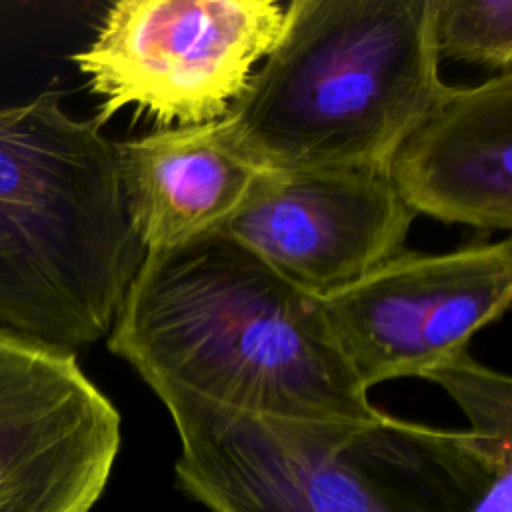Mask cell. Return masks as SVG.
<instances>
[{
    "instance_id": "cell-3",
    "label": "cell",
    "mask_w": 512,
    "mask_h": 512,
    "mask_svg": "<svg viewBox=\"0 0 512 512\" xmlns=\"http://www.w3.org/2000/svg\"><path fill=\"white\" fill-rule=\"evenodd\" d=\"M178 432V488L210 512H472L512 460L468 430L384 414L364 424L242 414L156 394Z\"/></svg>"
},
{
    "instance_id": "cell-7",
    "label": "cell",
    "mask_w": 512,
    "mask_h": 512,
    "mask_svg": "<svg viewBox=\"0 0 512 512\" xmlns=\"http://www.w3.org/2000/svg\"><path fill=\"white\" fill-rule=\"evenodd\" d=\"M120 424L76 354L0 334V512H90L110 480Z\"/></svg>"
},
{
    "instance_id": "cell-4",
    "label": "cell",
    "mask_w": 512,
    "mask_h": 512,
    "mask_svg": "<svg viewBox=\"0 0 512 512\" xmlns=\"http://www.w3.org/2000/svg\"><path fill=\"white\" fill-rule=\"evenodd\" d=\"M144 254L102 126L54 90L0 108V334L66 354L106 338Z\"/></svg>"
},
{
    "instance_id": "cell-10",
    "label": "cell",
    "mask_w": 512,
    "mask_h": 512,
    "mask_svg": "<svg viewBox=\"0 0 512 512\" xmlns=\"http://www.w3.org/2000/svg\"><path fill=\"white\" fill-rule=\"evenodd\" d=\"M116 166L124 208L144 252L220 230L260 172L228 148L216 122L156 128L116 142Z\"/></svg>"
},
{
    "instance_id": "cell-11",
    "label": "cell",
    "mask_w": 512,
    "mask_h": 512,
    "mask_svg": "<svg viewBox=\"0 0 512 512\" xmlns=\"http://www.w3.org/2000/svg\"><path fill=\"white\" fill-rule=\"evenodd\" d=\"M438 58L512 72V0H432Z\"/></svg>"
},
{
    "instance_id": "cell-5",
    "label": "cell",
    "mask_w": 512,
    "mask_h": 512,
    "mask_svg": "<svg viewBox=\"0 0 512 512\" xmlns=\"http://www.w3.org/2000/svg\"><path fill=\"white\" fill-rule=\"evenodd\" d=\"M282 22L276 0H120L72 60L100 96V126L124 106L160 128L208 124L244 92Z\"/></svg>"
},
{
    "instance_id": "cell-9",
    "label": "cell",
    "mask_w": 512,
    "mask_h": 512,
    "mask_svg": "<svg viewBox=\"0 0 512 512\" xmlns=\"http://www.w3.org/2000/svg\"><path fill=\"white\" fill-rule=\"evenodd\" d=\"M388 180L414 212L478 230L512 226V72L446 86L394 150Z\"/></svg>"
},
{
    "instance_id": "cell-8",
    "label": "cell",
    "mask_w": 512,
    "mask_h": 512,
    "mask_svg": "<svg viewBox=\"0 0 512 512\" xmlns=\"http://www.w3.org/2000/svg\"><path fill=\"white\" fill-rule=\"evenodd\" d=\"M414 216L384 170H260L220 232L326 296L402 252Z\"/></svg>"
},
{
    "instance_id": "cell-6",
    "label": "cell",
    "mask_w": 512,
    "mask_h": 512,
    "mask_svg": "<svg viewBox=\"0 0 512 512\" xmlns=\"http://www.w3.org/2000/svg\"><path fill=\"white\" fill-rule=\"evenodd\" d=\"M512 302V242L442 254L398 252L356 282L318 296L322 316L358 382L426 378L466 352Z\"/></svg>"
},
{
    "instance_id": "cell-2",
    "label": "cell",
    "mask_w": 512,
    "mask_h": 512,
    "mask_svg": "<svg viewBox=\"0 0 512 512\" xmlns=\"http://www.w3.org/2000/svg\"><path fill=\"white\" fill-rule=\"evenodd\" d=\"M432 0H292L218 134L258 170H384L444 88Z\"/></svg>"
},
{
    "instance_id": "cell-12",
    "label": "cell",
    "mask_w": 512,
    "mask_h": 512,
    "mask_svg": "<svg viewBox=\"0 0 512 512\" xmlns=\"http://www.w3.org/2000/svg\"><path fill=\"white\" fill-rule=\"evenodd\" d=\"M442 386L470 420V434L496 460H512V380L468 352L426 376Z\"/></svg>"
},
{
    "instance_id": "cell-1",
    "label": "cell",
    "mask_w": 512,
    "mask_h": 512,
    "mask_svg": "<svg viewBox=\"0 0 512 512\" xmlns=\"http://www.w3.org/2000/svg\"><path fill=\"white\" fill-rule=\"evenodd\" d=\"M108 350L160 392L278 420H380L322 316L298 288L228 234L146 252Z\"/></svg>"
}]
</instances>
